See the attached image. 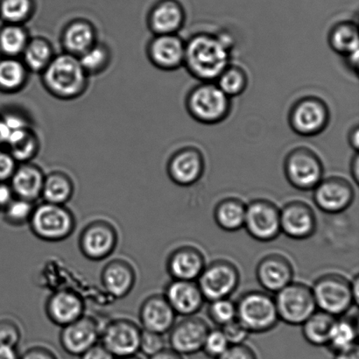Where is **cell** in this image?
Wrapping results in <instances>:
<instances>
[{
  "mask_svg": "<svg viewBox=\"0 0 359 359\" xmlns=\"http://www.w3.org/2000/svg\"><path fill=\"white\" fill-rule=\"evenodd\" d=\"M328 43L334 52L344 58L359 52L358 25L353 21L337 23L330 30Z\"/></svg>",
  "mask_w": 359,
  "mask_h": 359,
  "instance_id": "cell-33",
  "label": "cell"
},
{
  "mask_svg": "<svg viewBox=\"0 0 359 359\" xmlns=\"http://www.w3.org/2000/svg\"><path fill=\"white\" fill-rule=\"evenodd\" d=\"M75 186L72 177L62 171L45 175L41 198L43 202L66 205L72 199Z\"/></svg>",
  "mask_w": 359,
  "mask_h": 359,
  "instance_id": "cell-32",
  "label": "cell"
},
{
  "mask_svg": "<svg viewBox=\"0 0 359 359\" xmlns=\"http://www.w3.org/2000/svg\"><path fill=\"white\" fill-rule=\"evenodd\" d=\"M84 302L75 292L62 290L55 292L46 302V314L55 325L65 327L84 316Z\"/></svg>",
  "mask_w": 359,
  "mask_h": 359,
  "instance_id": "cell-24",
  "label": "cell"
},
{
  "mask_svg": "<svg viewBox=\"0 0 359 359\" xmlns=\"http://www.w3.org/2000/svg\"><path fill=\"white\" fill-rule=\"evenodd\" d=\"M196 283L207 302L230 298L241 283V273L235 264L217 259L204 267Z\"/></svg>",
  "mask_w": 359,
  "mask_h": 359,
  "instance_id": "cell-10",
  "label": "cell"
},
{
  "mask_svg": "<svg viewBox=\"0 0 359 359\" xmlns=\"http://www.w3.org/2000/svg\"><path fill=\"white\" fill-rule=\"evenodd\" d=\"M118 242V234L114 225L105 220H95L81 232L79 248L88 259L101 262L114 253Z\"/></svg>",
  "mask_w": 359,
  "mask_h": 359,
  "instance_id": "cell-13",
  "label": "cell"
},
{
  "mask_svg": "<svg viewBox=\"0 0 359 359\" xmlns=\"http://www.w3.org/2000/svg\"><path fill=\"white\" fill-rule=\"evenodd\" d=\"M18 163H30L40 150V140L32 128L13 133L6 144Z\"/></svg>",
  "mask_w": 359,
  "mask_h": 359,
  "instance_id": "cell-35",
  "label": "cell"
},
{
  "mask_svg": "<svg viewBox=\"0 0 359 359\" xmlns=\"http://www.w3.org/2000/svg\"><path fill=\"white\" fill-rule=\"evenodd\" d=\"M22 337L19 325L13 320H0V346L17 348Z\"/></svg>",
  "mask_w": 359,
  "mask_h": 359,
  "instance_id": "cell-45",
  "label": "cell"
},
{
  "mask_svg": "<svg viewBox=\"0 0 359 359\" xmlns=\"http://www.w3.org/2000/svg\"><path fill=\"white\" fill-rule=\"evenodd\" d=\"M220 329L226 337L230 346L245 344L250 335L248 330L238 321V319H235L234 321L221 327Z\"/></svg>",
  "mask_w": 359,
  "mask_h": 359,
  "instance_id": "cell-46",
  "label": "cell"
},
{
  "mask_svg": "<svg viewBox=\"0 0 359 359\" xmlns=\"http://www.w3.org/2000/svg\"><path fill=\"white\" fill-rule=\"evenodd\" d=\"M216 359H258L255 351L245 344L230 346Z\"/></svg>",
  "mask_w": 359,
  "mask_h": 359,
  "instance_id": "cell-48",
  "label": "cell"
},
{
  "mask_svg": "<svg viewBox=\"0 0 359 359\" xmlns=\"http://www.w3.org/2000/svg\"><path fill=\"white\" fill-rule=\"evenodd\" d=\"M32 13L31 0H3L0 5V16L6 24L22 25L29 20Z\"/></svg>",
  "mask_w": 359,
  "mask_h": 359,
  "instance_id": "cell-41",
  "label": "cell"
},
{
  "mask_svg": "<svg viewBox=\"0 0 359 359\" xmlns=\"http://www.w3.org/2000/svg\"><path fill=\"white\" fill-rule=\"evenodd\" d=\"M15 196L9 182H0V210L11 203Z\"/></svg>",
  "mask_w": 359,
  "mask_h": 359,
  "instance_id": "cell-51",
  "label": "cell"
},
{
  "mask_svg": "<svg viewBox=\"0 0 359 359\" xmlns=\"http://www.w3.org/2000/svg\"><path fill=\"white\" fill-rule=\"evenodd\" d=\"M142 329L131 320L115 319L101 329L100 342L117 358L140 353Z\"/></svg>",
  "mask_w": 359,
  "mask_h": 359,
  "instance_id": "cell-12",
  "label": "cell"
},
{
  "mask_svg": "<svg viewBox=\"0 0 359 359\" xmlns=\"http://www.w3.org/2000/svg\"><path fill=\"white\" fill-rule=\"evenodd\" d=\"M41 76L45 90L60 100H76L86 93L89 86L90 76L84 72L79 57L65 52L55 55Z\"/></svg>",
  "mask_w": 359,
  "mask_h": 359,
  "instance_id": "cell-2",
  "label": "cell"
},
{
  "mask_svg": "<svg viewBox=\"0 0 359 359\" xmlns=\"http://www.w3.org/2000/svg\"><path fill=\"white\" fill-rule=\"evenodd\" d=\"M186 13L177 0H164L154 7L149 19L154 35L177 34L185 23Z\"/></svg>",
  "mask_w": 359,
  "mask_h": 359,
  "instance_id": "cell-26",
  "label": "cell"
},
{
  "mask_svg": "<svg viewBox=\"0 0 359 359\" xmlns=\"http://www.w3.org/2000/svg\"><path fill=\"white\" fill-rule=\"evenodd\" d=\"M208 316L215 325L220 326L221 328L237 319L236 302L231 301L230 298L218 299V300L210 302Z\"/></svg>",
  "mask_w": 359,
  "mask_h": 359,
  "instance_id": "cell-42",
  "label": "cell"
},
{
  "mask_svg": "<svg viewBox=\"0 0 359 359\" xmlns=\"http://www.w3.org/2000/svg\"><path fill=\"white\" fill-rule=\"evenodd\" d=\"M45 175L41 168L33 163L18 165L9 182L14 196L31 202H36L41 196Z\"/></svg>",
  "mask_w": 359,
  "mask_h": 359,
  "instance_id": "cell-27",
  "label": "cell"
},
{
  "mask_svg": "<svg viewBox=\"0 0 359 359\" xmlns=\"http://www.w3.org/2000/svg\"><path fill=\"white\" fill-rule=\"evenodd\" d=\"M294 276V266L290 260L279 253L264 257L256 267L257 280L269 293L276 294L293 283Z\"/></svg>",
  "mask_w": 359,
  "mask_h": 359,
  "instance_id": "cell-20",
  "label": "cell"
},
{
  "mask_svg": "<svg viewBox=\"0 0 359 359\" xmlns=\"http://www.w3.org/2000/svg\"><path fill=\"white\" fill-rule=\"evenodd\" d=\"M348 142L355 152L358 153L359 149V126L358 125L353 126L351 128L349 135H348Z\"/></svg>",
  "mask_w": 359,
  "mask_h": 359,
  "instance_id": "cell-52",
  "label": "cell"
},
{
  "mask_svg": "<svg viewBox=\"0 0 359 359\" xmlns=\"http://www.w3.org/2000/svg\"><path fill=\"white\" fill-rule=\"evenodd\" d=\"M273 298L280 321L288 325H302L318 311L311 287L304 283L293 281Z\"/></svg>",
  "mask_w": 359,
  "mask_h": 359,
  "instance_id": "cell-8",
  "label": "cell"
},
{
  "mask_svg": "<svg viewBox=\"0 0 359 359\" xmlns=\"http://www.w3.org/2000/svg\"><path fill=\"white\" fill-rule=\"evenodd\" d=\"M210 327L196 316L184 318L172 327L168 336L170 349L180 355H191L202 351Z\"/></svg>",
  "mask_w": 359,
  "mask_h": 359,
  "instance_id": "cell-18",
  "label": "cell"
},
{
  "mask_svg": "<svg viewBox=\"0 0 359 359\" xmlns=\"http://www.w3.org/2000/svg\"><path fill=\"white\" fill-rule=\"evenodd\" d=\"M79 59L88 76H97L104 72L110 65L111 52L107 45L97 41Z\"/></svg>",
  "mask_w": 359,
  "mask_h": 359,
  "instance_id": "cell-38",
  "label": "cell"
},
{
  "mask_svg": "<svg viewBox=\"0 0 359 359\" xmlns=\"http://www.w3.org/2000/svg\"><path fill=\"white\" fill-rule=\"evenodd\" d=\"M281 233L294 241H305L315 234L318 220L307 203L291 201L280 209Z\"/></svg>",
  "mask_w": 359,
  "mask_h": 359,
  "instance_id": "cell-15",
  "label": "cell"
},
{
  "mask_svg": "<svg viewBox=\"0 0 359 359\" xmlns=\"http://www.w3.org/2000/svg\"><path fill=\"white\" fill-rule=\"evenodd\" d=\"M318 311L340 318L346 315L355 304L351 281L339 273L320 276L311 287Z\"/></svg>",
  "mask_w": 359,
  "mask_h": 359,
  "instance_id": "cell-6",
  "label": "cell"
},
{
  "mask_svg": "<svg viewBox=\"0 0 359 359\" xmlns=\"http://www.w3.org/2000/svg\"><path fill=\"white\" fill-rule=\"evenodd\" d=\"M32 232L41 241L59 242L72 236L76 218L66 205L43 202L35 205L29 223Z\"/></svg>",
  "mask_w": 359,
  "mask_h": 359,
  "instance_id": "cell-5",
  "label": "cell"
},
{
  "mask_svg": "<svg viewBox=\"0 0 359 359\" xmlns=\"http://www.w3.org/2000/svg\"><path fill=\"white\" fill-rule=\"evenodd\" d=\"M336 318L318 309L302 323V336L313 346H328L330 330Z\"/></svg>",
  "mask_w": 359,
  "mask_h": 359,
  "instance_id": "cell-36",
  "label": "cell"
},
{
  "mask_svg": "<svg viewBox=\"0 0 359 359\" xmlns=\"http://www.w3.org/2000/svg\"><path fill=\"white\" fill-rule=\"evenodd\" d=\"M230 36L199 33L185 41L183 66L194 79L201 82H214L230 65Z\"/></svg>",
  "mask_w": 359,
  "mask_h": 359,
  "instance_id": "cell-1",
  "label": "cell"
},
{
  "mask_svg": "<svg viewBox=\"0 0 359 359\" xmlns=\"http://www.w3.org/2000/svg\"><path fill=\"white\" fill-rule=\"evenodd\" d=\"M244 228L257 241H276L281 233L279 207L267 199L251 201L246 204Z\"/></svg>",
  "mask_w": 359,
  "mask_h": 359,
  "instance_id": "cell-11",
  "label": "cell"
},
{
  "mask_svg": "<svg viewBox=\"0 0 359 359\" xmlns=\"http://www.w3.org/2000/svg\"><path fill=\"white\" fill-rule=\"evenodd\" d=\"M101 329L96 320L83 316L76 321L62 327L60 344L66 353L80 357L100 342Z\"/></svg>",
  "mask_w": 359,
  "mask_h": 359,
  "instance_id": "cell-17",
  "label": "cell"
},
{
  "mask_svg": "<svg viewBox=\"0 0 359 359\" xmlns=\"http://www.w3.org/2000/svg\"><path fill=\"white\" fill-rule=\"evenodd\" d=\"M149 359H183V358L177 351L166 348V349L154 355V356L149 358Z\"/></svg>",
  "mask_w": 359,
  "mask_h": 359,
  "instance_id": "cell-53",
  "label": "cell"
},
{
  "mask_svg": "<svg viewBox=\"0 0 359 359\" xmlns=\"http://www.w3.org/2000/svg\"><path fill=\"white\" fill-rule=\"evenodd\" d=\"M19 163L8 151L0 149V182H9Z\"/></svg>",
  "mask_w": 359,
  "mask_h": 359,
  "instance_id": "cell-47",
  "label": "cell"
},
{
  "mask_svg": "<svg viewBox=\"0 0 359 359\" xmlns=\"http://www.w3.org/2000/svg\"><path fill=\"white\" fill-rule=\"evenodd\" d=\"M185 105L190 117L203 125H217L230 115L231 100L213 82H202L187 95Z\"/></svg>",
  "mask_w": 359,
  "mask_h": 359,
  "instance_id": "cell-3",
  "label": "cell"
},
{
  "mask_svg": "<svg viewBox=\"0 0 359 359\" xmlns=\"http://www.w3.org/2000/svg\"><path fill=\"white\" fill-rule=\"evenodd\" d=\"M205 160L196 147H182L168 160L167 172L171 181L178 186L190 187L203 177Z\"/></svg>",
  "mask_w": 359,
  "mask_h": 359,
  "instance_id": "cell-16",
  "label": "cell"
},
{
  "mask_svg": "<svg viewBox=\"0 0 359 359\" xmlns=\"http://www.w3.org/2000/svg\"><path fill=\"white\" fill-rule=\"evenodd\" d=\"M334 359H359L358 347L355 346L350 350L337 353Z\"/></svg>",
  "mask_w": 359,
  "mask_h": 359,
  "instance_id": "cell-56",
  "label": "cell"
},
{
  "mask_svg": "<svg viewBox=\"0 0 359 359\" xmlns=\"http://www.w3.org/2000/svg\"><path fill=\"white\" fill-rule=\"evenodd\" d=\"M245 70L237 65H228L216 80V84L230 98L241 96L248 87Z\"/></svg>",
  "mask_w": 359,
  "mask_h": 359,
  "instance_id": "cell-39",
  "label": "cell"
},
{
  "mask_svg": "<svg viewBox=\"0 0 359 359\" xmlns=\"http://www.w3.org/2000/svg\"><path fill=\"white\" fill-rule=\"evenodd\" d=\"M51 42L43 37L30 38L20 57L28 72L41 74L55 57Z\"/></svg>",
  "mask_w": 359,
  "mask_h": 359,
  "instance_id": "cell-34",
  "label": "cell"
},
{
  "mask_svg": "<svg viewBox=\"0 0 359 359\" xmlns=\"http://www.w3.org/2000/svg\"><path fill=\"white\" fill-rule=\"evenodd\" d=\"M237 319L250 334L271 332L280 322L274 298L265 291L246 292L236 302Z\"/></svg>",
  "mask_w": 359,
  "mask_h": 359,
  "instance_id": "cell-4",
  "label": "cell"
},
{
  "mask_svg": "<svg viewBox=\"0 0 359 359\" xmlns=\"http://www.w3.org/2000/svg\"><path fill=\"white\" fill-rule=\"evenodd\" d=\"M29 40V34L22 25L6 24L0 29V54L20 58Z\"/></svg>",
  "mask_w": 359,
  "mask_h": 359,
  "instance_id": "cell-37",
  "label": "cell"
},
{
  "mask_svg": "<svg viewBox=\"0 0 359 359\" xmlns=\"http://www.w3.org/2000/svg\"><path fill=\"white\" fill-rule=\"evenodd\" d=\"M351 281V293H353V297L354 299L355 304L358 306V297H359V277L358 274L357 273L356 276H355L353 278V280Z\"/></svg>",
  "mask_w": 359,
  "mask_h": 359,
  "instance_id": "cell-58",
  "label": "cell"
},
{
  "mask_svg": "<svg viewBox=\"0 0 359 359\" xmlns=\"http://www.w3.org/2000/svg\"><path fill=\"white\" fill-rule=\"evenodd\" d=\"M350 172L351 178L356 184H358L359 182V157L358 154H354L353 159L351 161Z\"/></svg>",
  "mask_w": 359,
  "mask_h": 359,
  "instance_id": "cell-55",
  "label": "cell"
},
{
  "mask_svg": "<svg viewBox=\"0 0 359 359\" xmlns=\"http://www.w3.org/2000/svg\"><path fill=\"white\" fill-rule=\"evenodd\" d=\"M35 203L31 201L14 197L11 203L4 208V218L7 224L13 226H22L28 224L35 208Z\"/></svg>",
  "mask_w": 359,
  "mask_h": 359,
  "instance_id": "cell-40",
  "label": "cell"
},
{
  "mask_svg": "<svg viewBox=\"0 0 359 359\" xmlns=\"http://www.w3.org/2000/svg\"><path fill=\"white\" fill-rule=\"evenodd\" d=\"M22 60L15 57L0 58V91L15 94L26 87L29 76Z\"/></svg>",
  "mask_w": 359,
  "mask_h": 359,
  "instance_id": "cell-31",
  "label": "cell"
},
{
  "mask_svg": "<svg viewBox=\"0 0 359 359\" xmlns=\"http://www.w3.org/2000/svg\"><path fill=\"white\" fill-rule=\"evenodd\" d=\"M330 111L321 97L306 96L295 101L288 112V124L293 132L302 137H315L329 126Z\"/></svg>",
  "mask_w": 359,
  "mask_h": 359,
  "instance_id": "cell-9",
  "label": "cell"
},
{
  "mask_svg": "<svg viewBox=\"0 0 359 359\" xmlns=\"http://www.w3.org/2000/svg\"><path fill=\"white\" fill-rule=\"evenodd\" d=\"M230 346L221 329L210 330L204 340L202 351L208 357L216 359Z\"/></svg>",
  "mask_w": 359,
  "mask_h": 359,
  "instance_id": "cell-43",
  "label": "cell"
},
{
  "mask_svg": "<svg viewBox=\"0 0 359 359\" xmlns=\"http://www.w3.org/2000/svg\"><path fill=\"white\" fill-rule=\"evenodd\" d=\"M116 359H142V358H140L139 356H137V355H135V356L117 358Z\"/></svg>",
  "mask_w": 359,
  "mask_h": 359,
  "instance_id": "cell-59",
  "label": "cell"
},
{
  "mask_svg": "<svg viewBox=\"0 0 359 359\" xmlns=\"http://www.w3.org/2000/svg\"><path fill=\"white\" fill-rule=\"evenodd\" d=\"M166 266L173 280L196 281L206 266V259L195 246L182 245L170 253Z\"/></svg>",
  "mask_w": 359,
  "mask_h": 359,
  "instance_id": "cell-23",
  "label": "cell"
},
{
  "mask_svg": "<svg viewBox=\"0 0 359 359\" xmlns=\"http://www.w3.org/2000/svg\"><path fill=\"white\" fill-rule=\"evenodd\" d=\"M80 359H116L110 351L100 342L90 348L86 353L81 355Z\"/></svg>",
  "mask_w": 359,
  "mask_h": 359,
  "instance_id": "cell-50",
  "label": "cell"
},
{
  "mask_svg": "<svg viewBox=\"0 0 359 359\" xmlns=\"http://www.w3.org/2000/svg\"><path fill=\"white\" fill-rule=\"evenodd\" d=\"M136 283L135 267L125 259L108 262L101 273V283L112 297L121 299L131 293Z\"/></svg>",
  "mask_w": 359,
  "mask_h": 359,
  "instance_id": "cell-25",
  "label": "cell"
},
{
  "mask_svg": "<svg viewBox=\"0 0 359 359\" xmlns=\"http://www.w3.org/2000/svg\"><path fill=\"white\" fill-rule=\"evenodd\" d=\"M358 58L359 52L354 53V54L348 55L346 57H344L348 68H349L351 70H353V72L356 74L358 72Z\"/></svg>",
  "mask_w": 359,
  "mask_h": 359,
  "instance_id": "cell-57",
  "label": "cell"
},
{
  "mask_svg": "<svg viewBox=\"0 0 359 359\" xmlns=\"http://www.w3.org/2000/svg\"><path fill=\"white\" fill-rule=\"evenodd\" d=\"M177 314L163 294H153L140 306L139 318L142 329L166 334L177 323Z\"/></svg>",
  "mask_w": 359,
  "mask_h": 359,
  "instance_id": "cell-22",
  "label": "cell"
},
{
  "mask_svg": "<svg viewBox=\"0 0 359 359\" xmlns=\"http://www.w3.org/2000/svg\"><path fill=\"white\" fill-rule=\"evenodd\" d=\"M163 295L175 314L183 318L196 316L206 302L196 281L172 280Z\"/></svg>",
  "mask_w": 359,
  "mask_h": 359,
  "instance_id": "cell-21",
  "label": "cell"
},
{
  "mask_svg": "<svg viewBox=\"0 0 359 359\" xmlns=\"http://www.w3.org/2000/svg\"><path fill=\"white\" fill-rule=\"evenodd\" d=\"M97 42L96 27L86 20H72L63 28L61 44L63 52L79 57Z\"/></svg>",
  "mask_w": 359,
  "mask_h": 359,
  "instance_id": "cell-28",
  "label": "cell"
},
{
  "mask_svg": "<svg viewBox=\"0 0 359 359\" xmlns=\"http://www.w3.org/2000/svg\"><path fill=\"white\" fill-rule=\"evenodd\" d=\"M358 316L344 315L337 318L330 330L328 346L334 353L351 349L358 346Z\"/></svg>",
  "mask_w": 359,
  "mask_h": 359,
  "instance_id": "cell-30",
  "label": "cell"
},
{
  "mask_svg": "<svg viewBox=\"0 0 359 359\" xmlns=\"http://www.w3.org/2000/svg\"><path fill=\"white\" fill-rule=\"evenodd\" d=\"M166 340H165L163 334L142 330L140 353L145 355L147 358L152 357L160 351L166 349Z\"/></svg>",
  "mask_w": 359,
  "mask_h": 359,
  "instance_id": "cell-44",
  "label": "cell"
},
{
  "mask_svg": "<svg viewBox=\"0 0 359 359\" xmlns=\"http://www.w3.org/2000/svg\"><path fill=\"white\" fill-rule=\"evenodd\" d=\"M246 204L236 197H226L218 202L214 209V219L217 226L228 232L244 228Z\"/></svg>",
  "mask_w": 359,
  "mask_h": 359,
  "instance_id": "cell-29",
  "label": "cell"
},
{
  "mask_svg": "<svg viewBox=\"0 0 359 359\" xmlns=\"http://www.w3.org/2000/svg\"><path fill=\"white\" fill-rule=\"evenodd\" d=\"M1 147H2V144H1V142H0V149H1Z\"/></svg>",
  "mask_w": 359,
  "mask_h": 359,
  "instance_id": "cell-60",
  "label": "cell"
},
{
  "mask_svg": "<svg viewBox=\"0 0 359 359\" xmlns=\"http://www.w3.org/2000/svg\"><path fill=\"white\" fill-rule=\"evenodd\" d=\"M284 174L295 189L311 191L325 178V167L315 151L307 147H299L285 158Z\"/></svg>",
  "mask_w": 359,
  "mask_h": 359,
  "instance_id": "cell-7",
  "label": "cell"
},
{
  "mask_svg": "<svg viewBox=\"0 0 359 359\" xmlns=\"http://www.w3.org/2000/svg\"><path fill=\"white\" fill-rule=\"evenodd\" d=\"M0 359H20L17 348L0 346Z\"/></svg>",
  "mask_w": 359,
  "mask_h": 359,
  "instance_id": "cell-54",
  "label": "cell"
},
{
  "mask_svg": "<svg viewBox=\"0 0 359 359\" xmlns=\"http://www.w3.org/2000/svg\"><path fill=\"white\" fill-rule=\"evenodd\" d=\"M312 191L316 206L330 215L340 214L349 209L356 195L353 184L341 177L323 178Z\"/></svg>",
  "mask_w": 359,
  "mask_h": 359,
  "instance_id": "cell-14",
  "label": "cell"
},
{
  "mask_svg": "<svg viewBox=\"0 0 359 359\" xmlns=\"http://www.w3.org/2000/svg\"><path fill=\"white\" fill-rule=\"evenodd\" d=\"M20 359H59L57 355L50 348L44 346H33L27 348Z\"/></svg>",
  "mask_w": 359,
  "mask_h": 359,
  "instance_id": "cell-49",
  "label": "cell"
},
{
  "mask_svg": "<svg viewBox=\"0 0 359 359\" xmlns=\"http://www.w3.org/2000/svg\"><path fill=\"white\" fill-rule=\"evenodd\" d=\"M147 57L154 67L174 72L183 66L185 41L178 34L154 35L147 48Z\"/></svg>",
  "mask_w": 359,
  "mask_h": 359,
  "instance_id": "cell-19",
  "label": "cell"
}]
</instances>
